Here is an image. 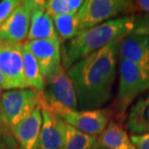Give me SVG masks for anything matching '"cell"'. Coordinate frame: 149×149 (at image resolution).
Returning a JSON list of instances; mask_svg holds the SVG:
<instances>
[{
  "mask_svg": "<svg viewBox=\"0 0 149 149\" xmlns=\"http://www.w3.org/2000/svg\"><path fill=\"white\" fill-rule=\"evenodd\" d=\"M136 17L123 16L80 31L76 37L61 44V63L65 70L109 44L133 33Z\"/></svg>",
  "mask_w": 149,
  "mask_h": 149,
  "instance_id": "cell-2",
  "label": "cell"
},
{
  "mask_svg": "<svg viewBox=\"0 0 149 149\" xmlns=\"http://www.w3.org/2000/svg\"><path fill=\"white\" fill-rule=\"evenodd\" d=\"M2 83H3V79H2V74L0 72V94L2 93Z\"/></svg>",
  "mask_w": 149,
  "mask_h": 149,
  "instance_id": "cell-27",
  "label": "cell"
},
{
  "mask_svg": "<svg viewBox=\"0 0 149 149\" xmlns=\"http://www.w3.org/2000/svg\"><path fill=\"white\" fill-rule=\"evenodd\" d=\"M122 39L109 44L67 70L80 111L101 109L111 100Z\"/></svg>",
  "mask_w": 149,
  "mask_h": 149,
  "instance_id": "cell-1",
  "label": "cell"
},
{
  "mask_svg": "<svg viewBox=\"0 0 149 149\" xmlns=\"http://www.w3.org/2000/svg\"><path fill=\"white\" fill-rule=\"evenodd\" d=\"M23 72H24L25 81L28 88L36 90L39 93L43 94L45 89V79L42 74L37 60L31 53L28 47L23 44Z\"/></svg>",
  "mask_w": 149,
  "mask_h": 149,
  "instance_id": "cell-17",
  "label": "cell"
},
{
  "mask_svg": "<svg viewBox=\"0 0 149 149\" xmlns=\"http://www.w3.org/2000/svg\"><path fill=\"white\" fill-rule=\"evenodd\" d=\"M127 127L133 136L149 133V94L139 99L131 108Z\"/></svg>",
  "mask_w": 149,
  "mask_h": 149,
  "instance_id": "cell-16",
  "label": "cell"
},
{
  "mask_svg": "<svg viewBox=\"0 0 149 149\" xmlns=\"http://www.w3.org/2000/svg\"><path fill=\"white\" fill-rule=\"evenodd\" d=\"M23 45L0 42V72L2 74V89L28 88L23 72Z\"/></svg>",
  "mask_w": 149,
  "mask_h": 149,
  "instance_id": "cell-7",
  "label": "cell"
},
{
  "mask_svg": "<svg viewBox=\"0 0 149 149\" xmlns=\"http://www.w3.org/2000/svg\"><path fill=\"white\" fill-rule=\"evenodd\" d=\"M42 129L38 149H59L63 142L66 123L50 109L47 103L41 98Z\"/></svg>",
  "mask_w": 149,
  "mask_h": 149,
  "instance_id": "cell-11",
  "label": "cell"
},
{
  "mask_svg": "<svg viewBox=\"0 0 149 149\" xmlns=\"http://www.w3.org/2000/svg\"><path fill=\"white\" fill-rule=\"evenodd\" d=\"M0 149H19L13 134L6 125L0 111Z\"/></svg>",
  "mask_w": 149,
  "mask_h": 149,
  "instance_id": "cell-20",
  "label": "cell"
},
{
  "mask_svg": "<svg viewBox=\"0 0 149 149\" xmlns=\"http://www.w3.org/2000/svg\"><path fill=\"white\" fill-rule=\"evenodd\" d=\"M149 89V69L120 58L118 93L114 105V112L119 122L125 118V113L139 95Z\"/></svg>",
  "mask_w": 149,
  "mask_h": 149,
  "instance_id": "cell-3",
  "label": "cell"
},
{
  "mask_svg": "<svg viewBox=\"0 0 149 149\" xmlns=\"http://www.w3.org/2000/svg\"><path fill=\"white\" fill-rule=\"evenodd\" d=\"M135 12H143L149 17V0H139L134 2Z\"/></svg>",
  "mask_w": 149,
  "mask_h": 149,
  "instance_id": "cell-25",
  "label": "cell"
},
{
  "mask_svg": "<svg viewBox=\"0 0 149 149\" xmlns=\"http://www.w3.org/2000/svg\"><path fill=\"white\" fill-rule=\"evenodd\" d=\"M119 57L149 69V35L129 34L119 46Z\"/></svg>",
  "mask_w": 149,
  "mask_h": 149,
  "instance_id": "cell-13",
  "label": "cell"
},
{
  "mask_svg": "<svg viewBox=\"0 0 149 149\" xmlns=\"http://www.w3.org/2000/svg\"><path fill=\"white\" fill-rule=\"evenodd\" d=\"M132 34V33H131ZM133 34L149 35V17H136L135 20V29Z\"/></svg>",
  "mask_w": 149,
  "mask_h": 149,
  "instance_id": "cell-23",
  "label": "cell"
},
{
  "mask_svg": "<svg viewBox=\"0 0 149 149\" xmlns=\"http://www.w3.org/2000/svg\"><path fill=\"white\" fill-rule=\"evenodd\" d=\"M35 59L37 60L45 80L62 66L61 43L56 40H34L25 42Z\"/></svg>",
  "mask_w": 149,
  "mask_h": 149,
  "instance_id": "cell-10",
  "label": "cell"
},
{
  "mask_svg": "<svg viewBox=\"0 0 149 149\" xmlns=\"http://www.w3.org/2000/svg\"><path fill=\"white\" fill-rule=\"evenodd\" d=\"M67 2L71 15H77L83 4V1L81 0H67Z\"/></svg>",
  "mask_w": 149,
  "mask_h": 149,
  "instance_id": "cell-26",
  "label": "cell"
},
{
  "mask_svg": "<svg viewBox=\"0 0 149 149\" xmlns=\"http://www.w3.org/2000/svg\"><path fill=\"white\" fill-rule=\"evenodd\" d=\"M45 81L46 84L42 96L49 105L57 104L71 109H79L74 84L63 66Z\"/></svg>",
  "mask_w": 149,
  "mask_h": 149,
  "instance_id": "cell-8",
  "label": "cell"
},
{
  "mask_svg": "<svg viewBox=\"0 0 149 149\" xmlns=\"http://www.w3.org/2000/svg\"><path fill=\"white\" fill-rule=\"evenodd\" d=\"M41 98L42 94L31 88L12 89L0 94V111L11 132L41 106Z\"/></svg>",
  "mask_w": 149,
  "mask_h": 149,
  "instance_id": "cell-4",
  "label": "cell"
},
{
  "mask_svg": "<svg viewBox=\"0 0 149 149\" xmlns=\"http://www.w3.org/2000/svg\"><path fill=\"white\" fill-rule=\"evenodd\" d=\"M52 20L61 44L74 38L80 32L76 15H61L52 17Z\"/></svg>",
  "mask_w": 149,
  "mask_h": 149,
  "instance_id": "cell-19",
  "label": "cell"
},
{
  "mask_svg": "<svg viewBox=\"0 0 149 149\" xmlns=\"http://www.w3.org/2000/svg\"><path fill=\"white\" fill-rule=\"evenodd\" d=\"M58 39L52 17L44 6V1H34L31 13L30 27L26 42L34 40H56ZM59 40V39H58Z\"/></svg>",
  "mask_w": 149,
  "mask_h": 149,
  "instance_id": "cell-14",
  "label": "cell"
},
{
  "mask_svg": "<svg viewBox=\"0 0 149 149\" xmlns=\"http://www.w3.org/2000/svg\"><path fill=\"white\" fill-rule=\"evenodd\" d=\"M97 144L107 149H136L120 123L111 121L97 138Z\"/></svg>",
  "mask_w": 149,
  "mask_h": 149,
  "instance_id": "cell-15",
  "label": "cell"
},
{
  "mask_svg": "<svg viewBox=\"0 0 149 149\" xmlns=\"http://www.w3.org/2000/svg\"><path fill=\"white\" fill-rule=\"evenodd\" d=\"M44 6L52 17L61 15H71L67 0H47L44 1Z\"/></svg>",
  "mask_w": 149,
  "mask_h": 149,
  "instance_id": "cell-21",
  "label": "cell"
},
{
  "mask_svg": "<svg viewBox=\"0 0 149 149\" xmlns=\"http://www.w3.org/2000/svg\"><path fill=\"white\" fill-rule=\"evenodd\" d=\"M94 149H107V148H105V147H103V146H101V145H98V144L96 143V145H95V147H94Z\"/></svg>",
  "mask_w": 149,
  "mask_h": 149,
  "instance_id": "cell-28",
  "label": "cell"
},
{
  "mask_svg": "<svg viewBox=\"0 0 149 149\" xmlns=\"http://www.w3.org/2000/svg\"><path fill=\"white\" fill-rule=\"evenodd\" d=\"M49 105V104H47ZM65 123L87 135H101L111 122V111L109 109H98L92 111L71 109L61 105H49Z\"/></svg>",
  "mask_w": 149,
  "mask_h": 149,
  "instance_id": "cell-6",
  "label": "cell"
},
{
  "mask_svg": "<svg viewBox=\"0 0 149 149\" xmlns=\"http://www.w3.org/2000/svg\"><path fill=\"white\" fill-rule=\"evenodd\" d=\"M133 1L126 0H86L76 15L79 31L112 19L120 14L134 13Z\"/></svg>",
  "mask_w": 149,
  "mask_h": 149,
  "instance_id": "cell-5",
  "label": "cell"
},
{
  "mask_svg": "<svg viewBox=\"0 0 149 149\" xmlns=\"http://www.w3.org/2000/svg\"><path fill=\"white\" fill-rule=\"evenodd\" d=\"M42 123L43 117L40 106L28 118L12 130L19 149H38Z\"/></svg>",
  "mask_w": 149,
  "mask_h": 149,
  "instance_id": "cell-12",
  "label": "cell"
},
{
  "mask_svg": "<svg viewBox=\"0 0 149 149\" xmlns=\"http://www.w3.org/2000/svg\"><path fill=\"white\" fill-rule=\"evenodd\" d=\"M131 141L136 149H149V133L144 135L132 136Z\"/></svg>",
  "mask_w": 149,
  "mask_h": 149,
  "instance_id": "cell-24",
  "label": "cell"
},
{
  "mask_svg": "<svg viewBox=\"0 0 149 149\" xmlns=\"http://www.w3.org/2000/svg\"><path fill=\"white\" fill-rule=\"evenodd\" d=\"M97 136L87 135L66 123L63 142L59 149H94Z\"/></svg>",
  "mask_w": 149,
  "mask_h": 149,
  "instance_id": "cell-18",
  "label": "cell"
},
{
  "mask_svg": "<svg viewBox=\"0 0 149 149\" xmlns=\"http://www.w3.org/2000/svg\"><path fill=\"white\" fill-rule=\"evenodd\" d=\"M22 0H2L0 1V26L5 22L8 17L13 13L17 6L20 5Z\"/></svg>",
  "mask_w": 149,
  "mask_h": 149,
  "instance_id": "cell-22",
  "label": "cell"
},
{
  "mask_svg": "<svg viewBox=\"0 0 149 149\" xmlns=\"http://www.w3.org/2000/svg\"><path fill=\"white\" fill-rule=\"evenodd\" d=\"M33 0H24L0 26V42L23 45L27 40Z\"/></svg>",
  "mask_w": 149,
  "mask_h": 149,
  "instance_id": "cell-9",
  "label": "cell"
}]
</instances>
